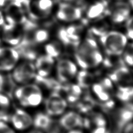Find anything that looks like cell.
<instances>
[{
  "instance_id": "e0dca14e",
  "label": "cell",
  "mask_w": 133,
  "mask_h": 133,
  "mask_svg": "<svg viewBox=\"0 0 133 133\" xmlns=\"http://www.w3.org/2000/svg\"><path fill=\"white\" fill-rule=\"evenodd\" d=\"M58 122L64 129L67 130L83 127V118L79 114L74 111H70L64 114Z\"/></svg>"
},
{
  "instance_id": "ac0fdd59",
  "label": "cell",
  "mask_w": 133,
  "mask_h": 133,
  "mask_svg": "<svg viewBox=\"0 0 133 133\" xmlns=\"http://www.w3.org/2000/svg\"><path fill=\"white\" fill-rule=\"evenodd\" d=\"M132 104L129 103L124 108L120 109L116 113L115 122L116 127L119 132L122 131L123 128L127 123L132 122Z\"/></svg>"
},
{
  "instance_id": "7c38bea8",
  "label": "cell",
  "mask_w": 133,
  "mask_h": 133,
  "mask_svg": "<svg viewBox=\"0 0 133 133\" xmlns=\"http://www.w3.org/2000/svg\"><path fill=\"white\" fill-rule=\"evenodd\" d=\"M108 3L104 0H95L87 6L85 16L88 20L95 21L108 12Z\"/></svg>"
},
{
  "instance_id": "74e56055",
  "label": "cell",
  "mask_w": 133,
  "mask_h": 133,
  "mask_svg": "<svg viewBox=\"0 0 133 133\" xmlns=\"http://www.w3.org/2000/svg\"><path fill=\"white\" fill-rule=\"evenodd\" d=\"M68 133H83L82 131H79V130H77L76 129H74V130H71L69 131Z\"/></svg>"
},
{
  "instance_id": "f35d334b",
  "label": "cell",
  "mask_w": 133,
  "mask_h": 133,
  "mask_svg": "<svg viewBox=\"0 0 133 133\" xmlns=\"http://www.w3.org/2000/svg\"><path fill=\"white\" fill-rule=\"evenodd\" d=\"M6 0H0V6H2L5 5L6 3Z\"/></svg>"
},
{
  "instance_id": "7402d4cb",
  "label": "cell",
  "mask_w": 133,
  "mask_h": 133,
  "mask_svg": "<svg viewBox=\"0 0 133 133\" xmlns=\"http://www.w3.org/2000/svg\"><path fill=\"white\" fill-rule=\"evenodd\" d=\"M54 120L46 114L39 113L35 116L33 119V124L37 129L43 130L46 131L53 123Z\"/></svg>"
},
{
  "instance_id": "83f0119b",
  "label": "cell",
  "mask_w": 133,
  "mask_h": 133,
  "mask_svg": "<svg viewBox=\"0 0 133 133\" xmlns=\"http://www.w3.org/2000/svg\"><path fill=\"white\" fill-rule=\"evenodd\" d=\"M77 108L81 112H88L91 110L95 104V102L90 96H86L79 102H77Z\"/></svg>"
},
{
  "instance_id": "52a82bcc",
  "label": "cell",
  "mask_w": 133,
  "mask_h": 133,
  "mask_svg": "<svg viewBox=\"0 0 133 133\" xmlns=\"http://www.w3.org/2000/svg\"><path fill=\"white\" fill-rule=\"evenodd\" d=\"M11 77L14 82L18 84H26L35 79L36 75L35 65L31 61L25 62L16 65L13 69Z\"/></svg>"
},
{
  "instance_id": "f1b7e54d",
  "label": "cell",
  "mask_w": 133,
  "mask_h": 133,
  "mask_svg": "<svg viewBox=\"0 0 133 133\" xmlns=\"http://www.w3.org/2000/svg\"><path fill=\"white\" fill-rule=\"evenodd\" d=\"M133 47L132 44L130 43L127 44L126 47L124 49V51L123 52V60L124 61L125 64H127L129 66H132L133 63Z\"/></svg>"
},
{
  "instance_id": "277c9868",
  "label": "cell",
  "mask_w": 133,
  "mask_h": 133,
  "mask_svg": "<svg viewBox=\"0 0 133 133\" xmlns=\"http://www.w3.org/2000/svg\"><path fill=\"white\" fill-rule=\"evenodd\" d=\"M84 25L77 22L69 23L66 26L59 29L57 32L60 42L66 47H71L75 49L81 42L84 32Z\"/></svg>"
},
{
  "instance_id": "1f68e13d",
  "label": "cell",
  "mask_w": 133,
  "mask_h": 133,
  "mask_svg": "<svg viewBox=\"0 0 133 133\" xmlns=\"http://www.w3.org/2000/svg\"><path fill=\"white\" fill-rule=\"evenodd\" d=\"M0 133H15V132L6 122L0 120Z\"/></svg>"
},
{
  "instance_id": "9a60e30c",
  "label": "cell",
  "mask_w": 133,
  "mask_h": 133,
  "mask_svg": "<svg viewBox=\"0 0 133 133\" xmlns=\"http://www.w3.org/2000/svg\"><path fill=\"white\" fill-rule=\"evenodd\" d=\"M109 78L111 81L121 85H129L131 84L132 78L131 73L126 66L122 65L116 68L109 74Z\"/></svg>"
},
{
  "instance_id": "30bf717a",
  "label": "cell",
  "mask_w": 133,
  "mask_h": 133,
  "mask_svg": "<svg viewBox=\"0 0 133 133\" xmlns=\"http://www.w3.org/2000/svg\"><path fill=\"white\" fill-rule=\"evenodd\" d=\"M67 106L66 100L57 92L53 94L46 99L45 108L47 114L49 116H56L64 113Z\"/></svg>"
},
{
  "instance_id": "5b68a950",
  "label": "cell",
  "mask_w": 133,
  "mask_h": 133,
  "mask_svg": "<svg viewBox=\"0 0 133 133\" xmlns=\"http://www.w3.org/2000/svg\"><path fill=\"white\" fill-rule=\"evenodd\" d=\"M55 16L60 22L69 24L79 21L82 16V11L77 5L63 2L58 4L56 8Z\"/></svg>"
},
{
  "instance_id": "d6a6232c",
  "label": "cell",
  "mask_w": 133,
  "mask_h": 133,
  "mask_svg": "<svg viewBox=\"0 0 133 133\" xmlns=\"http://www.w3.org/2000/svg\"><path fill=\"white\" fill-rule=\"evenodd\" d=\"M126 30H127V35L126 36L129 39H132L133 37V27H132V16L130 17L126 22Z\"/></svg>"
},
{
  "instance_id": "6da1fadb",
  "label": "cell",
  "mask_w": 133,
  "mask_h": 133,
  "mask_svg": "<svg viewBox=\"0 0 133 133\" xmlns=\"http://www.w3.org/2000/svg\"><path fill=\"white\" fill-rule=\"evenodd\" d=\"M75 57L78 64L84 69L98 66L103 60L96 40L92 37H88L79 42Z\"/></svg>"
},
{
  "instance_id": "5bb4252c",
  "label": "cell",
  "mask_w": 133,
  "mask_h": 133,
  "mask_svg": "<svg viewBox=\"0 0 133 133\" xmlns=\"http://www.w3.org/2000/svg\"><path fill=\"white\" fill-rule=\"evenodd\" d=\"M34 65L36 75L43 77H48L54 68V59L46 54L37 57Z\"/></svg>"
},
{
  "instance_id": "4dcf8cb0",
  "label": "cell",
  "mask_w": 133,
  "mask_h": 133,
  "mask_svg": "<svg viewBox=\"0 0 133 133\" xmlns=\"http://www.w3.org/2000/svg\"><path fill=\"white\" fill-rule=\"evenodd\" d=\"M103 87L107 91H108L111 95H113L114 93V88L113 85V82L109 79V78H106L101 81L100 82Z\"/></svg>"
},
{
  "instance_id": "4fadbf2b",
  "label": "cell",
  "mask_w": 133,
  "mask_h": 133,
  "mask_svg": "<svg viewBox=\"0 0 133 133\" xmlns=\"http://www.w3.org/2000/svg\"><path fill=\"white\" fill-rule=\"evenodd\" d=\"M109 19L115 25L125 23L131 16V8L126 4L117 5L109 12Z\"/></svg>"
},
{
  "instance_id": "8d00e7d4",
  "label": "cell",
  "mask_w": 133,
  "mask_h": 133,
  "mask_svg": "<svg viewBox=\"0 0 133 133\" xmlns=\"http://www.w3.org/2000/svg\"><path fill=\"white\" fill-rule=\"evenodd\" d=\"M5 23V16L1 11H0V26H3Z\"/></svg>"
},
{
  "instance_id": "cb8c5ba5",
  "label": "cell",
  "mask_w": 133,
  "mask_h": 133,
  "mask_svg": "<svg viewBox=\"0 0 133 133\" xmlns=\"http://www.w3.org/2000/svg\"><path fill=\"white\" fill-rule=\"evenodd\" d=\"M91 28V32L92 35L98 37H101L109 31V24L108 22L103 19H98L94 21Z\"/></svg>"
},
{
  "instance_id": "d590c367",
  "label": "cell",
  "mask_w": 133,
  "mask_h": 133,
  "mask_svg": "<svg viewBox=\"0 0 133 133\" xmlns=\"http://www.w3.org/2000/svg\"><path fill=\"white\" fill-rule=\"evenodd\" d=\"M5 83V78H4L1 74H0V92L2 91V90L4 88V85Z\"/></svg>"
},
{
  "instance_id": "603a6c76",
  "label": "cell",
  "mask_w": 133,
  "mask_h": 133,
  "mask_svg": "<svg viewBox=\"0 0 133 133\" xmlns=\"http://www.w3.org/2000/svg\"><path fill=\"white\" fill-rule=\"evenodd\" d=\"M77 85L83 89L88 88L93 84L94 75L86 70H82L77 74Z\"/></svg>"
},
{
  "instance_id": "484cf974",
  "label": "cell",
  "mask_w": 133,
  "mask_h": 133,
  "mask_svg": "<svg viewBox=\"0 0 133 133\" xmlns=\"http://www.w3.org/2000/svg\"><path fill=\"white\" fill-rule=\"evenodd\" d=\"M116 96L120 101L129 103L132 101L133 96L132 87L129 85H121L118 88Z\"/></svg>"
},
{
  "instance_id": "4316f807",
  "label": "cell",
  "mask_w": 133,
  "mask_h": 133,
  "mask_svg": "<svg viewBox=\"0 0 133 133\" xmlns=\"http://www.w3.org/2000/svg\"><path fill=\"white\" fill-rule=\"evenodd\" d=\"M92 90L98 98L103 102L111 99L112 95L107 91L100 83L94 84L92 86Z\"/></svg>"
},
{
  "instance_id": "9c48e42d",
  "label": "cell",
  "mask_w": 133,
  "mask_h": 133,
  "mask_svg": "<svg viewBox=\"0 0 133 133\" xmlns=\"http://www.w3.org/2000/svg\"><path fill=\"white\" fill-rule=\"evenodd\" d=\"M20 58L15 47H0V71L7 72L12 70Z\"/></svg>"
},
{
  "instance_id": "f546056e",
  "label": "cell",
  "mask_w": 133,
  "mask_h": 133,
  "mask_svg": "<svg viewBox=\"0 0 133 133\" xmlns=\"http://www.w3.org/2000/svg\"><path fill=\"white\" fill-rule=\"evenodd\" d=\"M11 105V102L7 94L0 92V111L8 110Z\"/></svg>"
},
{
  "instance_id": "d6986e66",
  "label": "cell",
  "mask_w": 133,
  "mask_h": 133,
  "mask_svg": "<svg viewBox=\"0 0 133 133\" xmlns=\"http://www.w3.org/2000/svg\"><path fill=\"white\" fill-rule=\"evenodd\" d=\"M61 92L65 94L66 99L68 102L74 103L80 99L82 94V88L77 84H68L65 86L63 85Z\"/></svg>"
},
{
  "instance_id": "7a4b0ae2",
  "label": "cell",
  "mask_w": 133,
  "mask_h": 133,
  "mask_svg": "<svg viewBox=\"0 0 133 133\" xmlns=\"http://www.w3.org/2000/svg\"><path fill=\"white\" fill-rule=\"evenodd\" d=\"M100 38L101 44L108 55L121 56L126 47L128 38L118 31H108Z\"/></svg>"
},
{
  "instance_id": "3957f363",
  "label": "cell",
  "mask_w": 133,
  "mask_h": 133,
  "mask_svg": "<svg viewBox=\"0 0 133 133\" xmlns=\"http://www.w3.org/2000/svg\"><path fill=\"white\" fill-rule=\"evenodd\" d=\"M14 95L21 105L25 107H35L41 103L42 92L35 84H25L14 91Z\"/></svg>"
},
{
  "instance_id": "ffe728a7",
  "label": "cell",
  "mask_w": 133,
  "mask_h": 133,
  "mask_svg": "<svg viewBox=\"0 0 133 133\" xmlns=\"http://www.w3.org/2000/svg\"><path fill=\"white\" fill-rule=\"evenodd\" d=\"M106 124L105 117L99 113H94L84 119L83 118V127L86 128L104 127L106 126Z\"/></svg>"
},
{
  "instance_id": "8992f818",
  "label": "cell",
  "mask_w": 133,
  "mask_h": 133,
  "mask_svg": "<svg viewBox=\"0 0 133 133\" xmlns=\"http://www.w3.org/2000/svg\"><path fill=\"white\" fill-rule=\"evenodd\" d=\"M54 10L53 0H29L27 14L33 20H42L48 18Z\"/></svg>"
},
{
  "instance_id": "60d3db41",
  "label": "cell",
  "mask_w": 133,
  "mask_h": 133,
  "mask_svg": "<svg viewBox=\"0 0 133 133\" xmlns=\"http://www.w3.org/2000/svg\"><path fill=\"white\" fill-rule=\"evenodd\" d=\"M1 40H2V39H1V33H0V43H1Z\"/></svg>"
},
{
  "instance_id": "ab89813d",
  "label": "cell",
  "mask_w": 133,
  "mask_h": 133,
  "mask_svg": "<svg viewBox=\"0 0 133 133\" xmlns=\"http://www.w3.org/2000/svg\"><path fill=\"white\" fill-rule=\"evenodd\" d=\"M29 133H43V132H42L40 131H33L29 132Z\"/></svg>"
},
{
  "instance_id": "836d02e7",
  "label": "cell",
  "mask_w": 133,
  "mask_h": 133,
  "mask_svg": "<svg viewBox=\"0 0 133 133\" xmlns=\"http://www.w3.org/2000/svg\"><path fill=\"white\" fill-rule=\"evenodd\" d=\"M91 133H110V131L108 129L106 126H104L94 128Z\"/></svg>"
},
{
  "instance_id": "e575fe53",
  "label": "cell",
  "mask_w": 133,
  "mask_h": 133,
  "mask_svg": "<svg viewBox=\"0 0 133 133\" xmlns=\"http://www.w3.org/2000/svg\"><path fill=\"white\" fill-rule=\"evenodd\" d=\"M133 125L132 122H130L123 128L122 131L123 133H133Z\"/></svg>"
},
{
  "instance_id": "2e32d148",
  "label": "cell",
  "mask_w": 133,
  "mask_h": 133,
  "mask_svg": "<svg viewBox=\"0 0 133 133\" xmlns=\"http://www.w3.org/2000/svg\"><path fill=\"white\" fill-rule=\"evenodd\" d=\"M11 122L16 129L23 130L28 129L33 124V118L26 111L17 109L12 115Z\"/></svg>"
},
{
  "instance_id": "8fae6325",
  "label": "cell",
  "mask_w": 133,
  "mask_h": 133,
  "mask_svg": "<svg viewBox=\"0 0 133 133\" xmlns=\"http://www.w3.org/2000/svg\"><path fill=\"white\" fill-rule=\"evenodd\" d=\"M57 73L59 81L61 83L67 82L77 75V66L71 60L63 59L57 65Z\"/></svg>"
},
{
  "instance_id": "b9f144b4",
  "label": "cell",
  "mask_w": 133,
  "mask_h": 133,
  "mask_svg": "<svg viewBox=\"0 0 133 133\" xmlns=\"http://www.w3.org/2000/svg\"><path fill=\"white\" fill-rule=\"evenodd\" d=\"M118 1H121V0H118Z\"/></svg>"
},
{
  "instance_id": "ba28073f",
  "label": "cell",
  "mask_w": 133,
  "mask_h": 133,
  "mask_svg": "<svg viewBox=\"0 0 133 133\" xmlns=\"http://www.w3.org/2000/svg\"><path fill=\"white\" fill-rule=\"evenodd\" d=\"M25 35V29L23 26L5 23L1 39L11 46H16L22 41Z\"/></svg>"
},
{
  "instance_id": "44dd1931",
  "label": "cell",
  "mask_w": 133,
  "mask_h": 133,
  "mask_svg": "<svg viewBox=\"0 0 133 133\" xmlns=\"http://www.w3.org/2000/svg\"><path fill=\"white\" fill-rule=\"evenodd\" d=\"M35 79L38 84L42 85L46 88L52 90L53 92H57L60 94L62 89V84L58 81L50 78L48 77H43L39 75H36Z\"/></svg>"
},
{
  "instance_id": "d4e9b609",
  "label": "cell",
  "mask_w": 133,
  "mask_h": 133,
  "mask_svg": "<svg viewBox=\"0 0 133 133\" xmlns=\"http://www.w3.org/2000/svg\"><path fill=\"white\" fill-rule=\"evenodd\" d=\"M62 43L58 41H53L46 44L44 46V50L46 54L53 58H56L62 53Z\"/></svg>"
}]
</instances>
